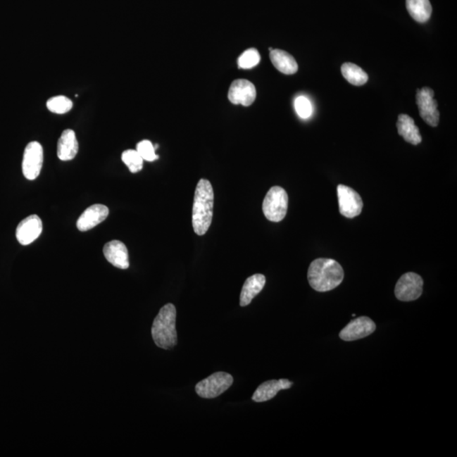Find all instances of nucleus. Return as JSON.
Here are the masks:
<instances>
[{"instance_id": "nucleus-18", "label": "nucleus", "mask_w": 457, "mask_h": 457, "mask_svg": "<svg viewBox=\"0 0 457 457\" xmlns=\"http://www.w3.org/2000/svg\"><path fill=\"white\" fill-rule=\"evenodd\" d=\"M398 134L404 138L406 142L413 145L421 144L420 132L412 117L408 115H400L396 124Z\"/></svg>"}, {"instance_id": "nucleus-23", "label": "nucleus", "mask_w": 457, "mask_h": 457, "mask_svg": "<svg viewBox=\"0 0 457 457\" xmlns=\"http://www.w3.org/2000/svg\"><path fill=\"white\" fill-rule=\"evenodd\" d=\"M121 159H123L125 165L129 168V170L132 173H137V172L142 170L144 161L137 150L129 149L125 151L123 156H121Z\"/></svg>"}, {"instance_id": "nucleus-2", "label": "nucleus", "mask_w": 457, "mask_h": 457, "mask_svg": "<svg viewBox=\"0 0 457 457\" xmlns=\"http://www.w3.org/2000/svg\"><path fill=\"white\" fill-rule=\"evenodd\" d=\"M215 195L211 182L201 179L196 185L194 208H192V226L199 236L206 234L212 224Z\"/></svg>"}, {"instance_id": "nucleus-8", "label": "nucleus", "mask_w": 457, "mask_h": 457, "mask_svg": "<svg viewBox=\"0 0 457 457\" xmlns=\"http://www.w3.org/2000/svg\"><path fill=\"white\" fill-rule=\"evenodd\" d=\"M43 163V146L37 142L28 144L25 149L23 161V172L25 177L30 180L39 177Z\"/></svg>"}, {"instance_id": "nucleus-5", "label": "nucleus", "mask_w": 457, "mask_h": 457, "mask_svg": "<svg viewBox=\"0 0 457 457\" xmlns=\"http://www.w3.org/2000/svg\"><path fill=\"white\" fill-rule=\"evenodd\" d=\"M233 382V377L227 373L217 372L196 384V392L204 399H213L227 391Z\"/></svg>"}, {"instance_id": "nucleus-24", "label": "nucleus", "mask_w": 457, "mask_h": 457, "mask_svg": "<svg viewBox=\"0 0 457 457\" xmlns=\"http://www.w3.org/2000/svg\"><path fill=\"white\" fill-rule=\"evenodd\" d=\"M260 54L257 49H250L239 57L238 65L242 69H251L257 65L260 62Z\"/></svg>"}, {"instance_id": "nucleus-9", "label": "nucleus", "mask_w": 457, "mask_h": 457, "mask_svg": "<svg viewBox=\"0 0 457 457\" xmlns=\"http://www.w3.org/2000/svg\"><path fill=\"white\" fill-rule=\"evenodd\" d=\"M339 213L342 215L352 219L362 213L363 199L355 190L345 185L337 187Z\"/></svg>"}, {"instance_id": "nucleus-17", "label": "nucleus", "mask_w": 457, "mask_h": 457, "mask_svg": "<svg viewBox=\"0 0 457 457\" xmlns=\"http://www.w3.org/2000/svg\"><path fill=\"white\" fill-rule=\"evenodd\" d=\"M265 283V276L261 274L254 275L247 278L241 292L240 305L242 307L249 305L254 297L262 292Z\"/></svg>"}, {"instance_id": "nucleus-14", "label": "nucleus", "mask_w": 457, "mask_h": 457, "mask_svg": "<svg viewBox=\"0 0 457 457\" xmlns=\"http://www.w3.org/2000/svg\"><path fill=\"white\" fill-rule=\"evenodd\" d=\"M104 254L108 263L120 270H127L130 266L127 247L123 242L112 241L104 246Z\"/></svg>"}, {"instance_id": "nucleus-6", "label": "nucleus", "mask_w": 457, "mask_h": 457, "mask_svg": "<svg viewBox=\"0 0 457 457\" xmlns=\"http://www.w3.org/2000/svg\"><path fill=\"white\" fill-rule=\"evenodd\" d=\"M434 92L430 87L417 91V104L422 119L432 127H437L439 121L438 103L434 99Z\"/></svg>"}, {"instance_id": "nucleus-22", "label": "nucleus", "mask_w": 457, "mask_h": 457, "mask_svg": "<svg viewBox=\"0 0 457 457\" xmlns=\"http://www.w3.org/2000/svg\"><path fill=\"white\" fill-rule=\"evenodd\" d=\"M73 107V102L65 96H56L49 99L47 101V108L54 114L63 115L69 112Z\"/></svg>"}, {"instance_id": "nucleus-15", "label": "nucleus", "mask_w": 457, "mask_h": 457, "mask_svg": "<svg viewBox=\"0 0 457 457\" xmlns=\"http://www.w3.org/2000/svg\"><path fill=\"white\" fill-rule=\"evenodd\" d=\"M293 384L290 380L282 379L279 380H270L260 384L253 396V401L263 402L273 399L278 392L282 389H287Z\"/></svg>"}, {"instance_id": "nucleus-11", "label": "nucleus", "mask_w": 457, "mask_h": 457, "mask_svg": "<svg viewBox=\"0 0 457 457\" xmlns=\"http://www.w3.org/2000/svg\"><path fill=\"white\" fill-rule=\"evenodd\" d=\"M257 97V92L253 83L245 79H238L230 85L228 99L234 104L250 106Z\"/></svg>"}, {"instance_id": "nucleus-21", "label": "nucleus", "mask_w": 457, "mask_h": 457, "mask_svg": "<svg viewBox=\"0 0 457 457\" xmlns=\"http://www.w3.org/2000/svg\"><path fill=\"white\" fill-rule=\"evenodd\" d=\"M342 73L344 78L354 86H363L368 80V74L353 63H345V64H343Z\"/></svg>"}, {"instance_id": "nucleus-20", "label": "nucleus", "mask_w": 457, "mask_h": 457, "mask_svg": "<svg viewBox=\"0 0 457 457\" xmlns=\"http://www.w3.org/2000/svg\"><path fill=\"white\" fill-rule=\"evenodd\" d=\"M406 10L413 19L419 23H425L430 20L432 6L430 0H406Z\"/></svg>"}, {"instance_id": "nucleus-4", "label": "nucleus", "mask_w": 457, "mask_h": 457, "mask_svg": "<svg viewBox=\"0 0 457 457\" xmlns=\"http://www.w3.org/2000/svg\"><path fill=\"white\" fill-rule=\"evenodd\" d=\"M288 195L280 187H273L268 192L263 203V211L267 219L280 222L284 219L288 209Z\"/></svg>"}, {"instance_id": "nucleus-26", "label": "nucleus", "mask_w": 457, "mask_h": 457, "mask_svg": "<svg viewBox=\"0 0 457 457\" xmlns=\"http://www.w3.org/2000/svg\"><path fill=\"white\" fill-rule=\"evenodd\" d=\"M295 108L297 115L303 119H308L313 114L312 104L303 96H300L295 100Z\"/></svg>"}, {"instance_id": "nucleus-3", "label": "nucleus", "mask_w": 457, "mask_h": 457, "mask_svg": "<svg viewBox=\"0 0 457 457\" xmlns=\"http://www.w3.org/2000/svg\"><path fill=\"white\" fill-rule=\"evenodd\" d=\"M176 309L173 304L168 303L159 310L154 318L152 337L156 346L162 349L170 350L177 344L175 330Z\"/></svg>"}, {"instance_id": "nucleus-10", "label": "nucleus", "mask_w": 457, "mask_h": 457, "mask_svg": "<svg viewBox=\"0 0 457 457\" xmlns=\"http://www.w3.org/2000/svg\"><path fill=\"white\" fill-rule=\"evenodd\" d=\"M375 330L376 325L371 318L359 317L351 320L341 331L339 338L345 342H353L368 337V335L374 333Z\"/></svg>"}, {"instance_id": "nucleus-7", "label": "nucleus", "mask_w": 457, "mask_h": 457, "mask_svg": "<svg viewBox=\"0 0 457 457\" xmlns=\"http://www.w3.org/2000/svg\"><path fill=\"white\" fill-rule=\"evenodd\" d=\"M423 280L416 273L409 272L401 276L395 288L398 300L412 301L419 299L422 293Z\"/></svg>"}, {"instance_id": "nucleus-1", "label": "nucleus", "mask_w": 457, "mask_h": 457, "mask_svg": "<svg viewBox=\"0 0 457 457\" xmlns=\"http://www.w3.org/2000/svg\"><path fill=\"white\" fill-rule=\"evenodd\" d=\"M308 279L313 290L318 292L332 291L343 282V268L334 259L318 258L310 264Z\"/></svg>"}, {"instance_id": "nucleus-25", "label": "nucleus", "mask_w": 457, "mask_h": 457, "mask_svg": "<svg viewBox=\"0 0 457 457\" xmlns=\"http://www.w3.org/2000/svg\"><path fill=\"white\" fill-rule=\"evenodd\" d=\"M137 151L144 161L153 162L158 158V155L155 154L154 146L149 140H144L137 144Z\"/></svg>"}, {"instance_id": "nucleus-13", "label": "nucleus", "mask_w": 457, "mask_h": 457, "mask_svg": "<svg viewBox=\"0 0 457 457\" xmlns=\"http://www.w3.org/2000/svg\"><path fill=\"white\" fill-rule=\"evenodd\" d=\"M108 213H110L108 208L103 204H94L87 208L77 220L78 230L81 232H87L94 228L107 219Z\"/></svg>"}, {"instance_id": "nucleus-19", "label": "nucleus", "mask_w": 457, "mask_h": 457, "mask_svg": "<svg viewBox=\"0 0 457 457\" xmlns=\"http://www.w3.org/2000/svg\"><path fill=\"white\" fill-rule=\"evenodd\" d=\"M270 56L273 65L283 74L292 75L299 70V65L294 57L284 50L273 49Z\"/></svg>"}, {"instance_id": "nucleus-16", "label": "nucleus", "mask_w": 457, "mask_h": 457, "mask_svg": "<svg viewBox=\"0 0 457 457\" xmlns=\"http://www.w3.org/2000/svg\"><path fill=\"white\" fill-rule=\"evenodd\" d=\"M79 150L78 141L73 130L63 132L57 145L58 158L62 161H73Z\"/></svg>"}, {"instance_id": "nucleus-12", "label": "nucleus", "mask_w": 457, "mask_h": 457, "mask_svg": "<svg viewBox=\"0 0 457 457\" xmlns=\"http://www.w3.org/2000/svg\"><path fill=\"white\" fill-rule=\"evenodd\" d=\"M43 232V223L40 218L32 215L23 220L16 228V239L20 244L27 246L37 240Z\"/></svg>"}]
</instances>
